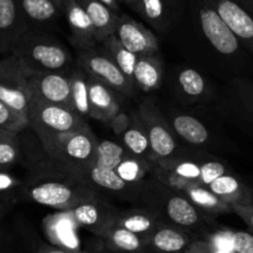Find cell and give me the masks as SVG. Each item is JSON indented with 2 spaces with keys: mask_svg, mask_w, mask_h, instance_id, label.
<instances>
[{
  "mask_svg": "<svg viewBox=\"0 0 253 253\" xmlns=\"http://www.w3.org/2000/svg\"><path fill=\"white\" fill-rule=\"evenodd\" d=\"M223 108L241 126L253 134V81L246 77L231 80Z\"/></svg>",
  "mask_w": 253,
  "mask_h": 253,
  "instance_id": "15",
  "label": "cell"
},
{
  "mask_svg": "<svg viewBox=\"0 0 253 253\" xmlns=\"http://www.w3.org/2000/svg\"><path fill=\"white\" fill-rule=\"evenodd\" d=\"M204 160L180 157L179 154L154 162L152 176L176 193L184 194L189 187L201 184V163Z\"/></svg>",
  "mask_w": 253,
  "mask_h": 253,
  "instance_id": "11",
  "label": "cell"
},
{
  "mask_svg": "<svg viewBox=\"0 0 253 253\" xmlns=\"http://www.w3.org/2000/svg\"><path fill=\"white\" fill-rule=\"evenodd\" d=\"M98 238L112 253H144V240L118 225L112 226Z\"/></svg>",
  "mask_w": 253,
  "mask_h": 253,
  "instance_id": "31",
  "label": "cell"
},
{
  "mask_svg": "<svg viewBox=\"0 0 253 253\" xmlns=\"http://www.w3.org/2000/svg\"><path fill=\"white\" fill-rule=\"evenodd\" d=\"M29 126L35 133H71L88 126L79 113L60 104L31 97L28 108Z\"/></svg>",
  "mask_w": 253,
  "mask_h": 253,
  "instance_id": "8",
  "label": "cell"
},
{
  "mask_svg": "<svg viewBox=\"0 0 253 253\" xmlns=\"http://www.w3.org/2000/svg\"><path fill=\"white\" fill-rule=\"evenodd\" d=\"M119 3L124 4V5H126L128 8H130L133 11H135V13H137L140 0H119Z\"/></svg>",
  "mask_w": 253,
  "mask_h": 253,
  "instance_id": "47",
  "label": "cell"
},
{
  "mask_svg": "<svg viewBox=\"0 0 253 253\" xmlns=\"http://www.w3.org/2000/svg\"><path fill=\"white\" fill-rule=\"evenodd\" d=\"M203 240L209 241L211 245L220 248V250L227 251V252H233L232 231H228V230L215 231V232L208 233V235L205 236V238H203Z\"/></svg>",
  "mask_w": 253,
  "mask_h": 253,
  "instance_id": "40",
  "label": "cell"
},
{
  "mask_svg": "<svg viewBox=\"0 0 253 253\" xmlns=\"http://www.w3.org/2000/svg\"><path fill=\"white\" fill-rule=\"evenodd\" d=\"M184 13V0H140L137 14L158 33H167Z\"/></svg>",
  "mask_w": 253,
  "mask_h": 253,
  "instance_id": "17",
  "label": "cell"
},
{
  "mask_svg": "<svg viewBox=\"0 0 253 253\" xmlns=\"http://www.w3.org/2000/svg\"><path fill=\"white\" fill-rule=\"evenodd\" d=\"M63 16L66 18L71 31L70 41L77 51L87 50L97 45L91 20L77 0H66Z\"/></svg>",
  "mask_w": 253,
  "mask_h": 253,
  "instance_id": "22",
  "label": "cell"
},
{
  "mask_svg": "<svg viewBox=\"0 0 253 253\" xmlns=\"http://www.w3.org/2000/svg\"><path fill=\"white\" fill-rule=\"evenodd\" d=\"M91 76V75H89ZM117 92L103 82L89 79V118L97 119L103 123H108L121 112V101Z\"/></svg>",
  "mask_w": 253,
  "mask_h": 253,
  "instance_id": "23",
  "label": "cell"
},
{
  "mask_svg": "<svg viewBox=\"0 0 253 253\" xmlns=\"http://www.w3.org/2000/svg\"><path fill=\"white\" fill-rule=\"evenodd\" d=\"M102 45L106 47V50L108 51L109 55L112 56V58H113L114 62L117 63V66L119 67V70H121L133 84H134V81H133V72H134V66L135 62H137L138 56L134 55L133 52H130L129 50H126V48L122 45L121 41L114 36V34L109 36V38H107L106 40L102 42Z\"/></svg>",
  "mask_w": 253,
  "mask_h": 253,
  "instance_id": "35",
  "label": "cell"
},
{
  "mask_svg": "<svg viewBox=\"0 0 253 253\" xmlns=\"http://www.w3.org/2000/svg\"><path fill=\"white\" fill-rule=\"evenodd\" d=\"M232 248L235 253H253V233L232 231Z\"/></svg>",
  "mask_w": 253,
  "mask_h": 253,
  "instance_id": "39",
  "label": "cell"
},
{
  "mask_svg": "<svg viewBox=\"0 0 253 253\" xmlns=\"http://www.w3.org/2000/svg\"><path fill=\"white\" fill-rule=\"evenodd\" d=\"M18 3L30 29L52 25L63 15L61 9L51 0H18Z\"/></svg>",
  "mask_w": 253,
  "mask_h": 253,
  "instance_id": "30",
  "label": "cell"
},
{
  "mask_svg": "<svg viewBox=\"0 0 253 253\" xmlns=\"http://www.w3.org/2000/svg\"><path fill=\"white\" fill-rule=\"evenodd\" d=\"M70 211L79 227L86 228L97 237L116 225L119 212L114 205L101 195L80 204Z\"/></svg>",
  "mask_w": 253,
  "mask_h": 253,
  "instance_id": "13",
  "label": "cell"
},
{
  "mask_svg": "<svg viewBox=\"0 0 253 253\" xmlns=\"http://www.w3.org/2000/svg\"><path fill=\"white\" fill-rule=\"evenodd\" d=\"M232 211L248 226L253 233V205H237L233 206Z\"/></svg>",
  "mask_w": 253,
  "mask_h": 253,
  "instance_id": "42",
  "label": "cell"
},
{
  "mask_svg": "<svg viewBox=\"0 0 253 253\" xmlns=\"http://www.w3.org/2000/svg\"><path fill=\"white\" fill-rule=\"evenodd\" d=\"M46 237L51 245L72 251H81L80 238L77 235L79 225L75 221L71 211H60L47 216L42 222Z\"/></svg>",
  "mask_w": 253,
  "mask_h": 253,
  "instance_id": "21",
  "label": "cell"
},
{
  "mask_svg": "<svg viewBox=\"0 0 253 253\" xmlns=\"http://www.w3.org/2000/svg\"><path fill=\"white\" fill-rule=\"evenodd\" d=\"M101 1L106 4L109 9H112L114 13L121 14V3H119V0H101Z\"/></svg>",
  "mask_w": 253,
  "mask_h": 253,
  "instance_id": "46",
  "label": "cell"
},
{
  "mask_svg": "<svg viewBox=\"0 0 253 253\" xmlns=\"http://www.w3.org/2000/svg\"><path fill=\"white\" fill-rule=\"evenodd\" d=\"M76 62L93 79L103 82L118 94L133 97L137 93L135 84L119 70L102 43H97L87 50L77 51Z\"/></svg>",
  "mask_w": 253,
  "mask_h": 253,
  "instance_id": "7",
  "label": "cell"
},
{
  "mask_svg": "<svg viewBox=\"0 0 253 253\" xmlns=\"http://www.w3.org/2000/svg\"><path fill=\"white\" fill-rule=\"evenodd\" d=\"M164 77V65L158 53L139 55L133 72V81L137 89L152 92L160 88Z\"/></svg>",
  "mask_w": 253,
  "mask_h": 253,
  "instance_id": "26",
  "label": "cell"
},
{
  "mask_svg": "<svg viewBox=\"0 0 253 253\" xmlns=\"http://www.w3.org/2000/svg\"><path fill=\"white\" fill-rule=\"evenodd\" d=\"M89 76L76 62L71 72V94L74 109L76 113L86 118L91 114L89 107Z\"/></svg>",
  "mask_w": 253,
  "mask_h": 253,
  "instance_id": "34",
  "label": "cell"
},
{
  "mask_svg": "<svg viewBox=\"0 0 253 253\" xmlns=\"http://www.w3.org/2000/svg\"><path fill=\"white\" fill-rule=\"evenodd\" d=\"M187 231L162 222L144 241V253H185L195 238Z\"/></svg>",
  "mask_w": 253,
  "mask_h": 253,
  "instance_id": "20",
  "label": "cell"
},
{
  "mask_svg": "<svg viewBox=\"0 0 253 253\" xmlns=\"http://www.w3.org/2000/svg\"><path fill=\"white\" fill-rule=\"evenodd\" d=\"M137 113L147 132L152 160L157 162L179 154V143L165 114L153 99L142 102Z\"/></svg>",
  "mask_w": 253,
  "mask_h": 253,
  "instance_id": "9",
  "label": "cell"
},
{
  "mask_svg": "<svg viewBox=\"0 0 253 253\" xmlns=\"http://www.w3.org/2000/svg\"><path fill=\"white\" fill-rule=\"evenodd\" d=\"M23 190L29 200L57 211H70L99 195L76 171L47 155L29 167Z\"/></svg>",
  "mask_w": 253,
  "mask_h": 253,
  "instance_id": "1",
  "label": "cell"
},
{
  "mask_svg": "<svg viewBox=\"0 0 253 253\" xmlns=\"http://www.w3.org/2000/svg\"><path fill=\"white\" fill-rule=\"evenodd\" d=\"M228 172H231V170L225 163L218 160H204L201 163V184L208 186L213 180Z\"/></svg>",
  "mask_w": 253,
  "mask_h": 253,
  "instance_id": "38",
  "label": "cell"
},
{
  "mask_svg": "<svg viewBox=\"0 0 253 253\" xmlns=\"http://www.w3.org/2000/svg\"><path fill=\"white\" fill-rule=\"evenodd\" d=\"M154 162L134 157L126 152L123 159L117 165L116 171L124 182L134 186H142L147 176H152Z\"/></svg>",
  "mask_w": 253,
  "mask_h": 253,
  "instance_id": "33",
  "label": "cell"
},
{
  "mask_svg": "<svg viewBox=\"0 0 253 253\" xmlns=\"http://www.w3.org/2000/svg\"><path fill=\"white\" fill-rule=\"evenodd\" d=\"M30 30L18 0H0V53L13 51L19 39Z\"/></svg>",
  "mask_w": 253,
  "mask_h": 253,
  "instance_id": "18",
  "label": "cell"
},
{
  "mask_svg": "<svg viewBox=\"0 0 253 253\" xmlns=\"http://www.w3.org/2000/svg\"><path fill=\"white\" fill-rule=\"evenodd\" d=\"M28 79L31 97L74 109L71 72H29Z\"/></svg>",
  "mask_w": 253,
  "mask_h": 253,
  "instance_id": "12",
  "label": "cell"
},
{
  "mask_svg": "<svg viewBox=\"0 0 253 253\" xmlns=\"http://www.w3.org/2000/svg\"><path fill=\"white\" fill-rule=\"evenodd\" d=\"M114 36L137 56L159 52V42L153 31L126 14H119Z\"/></svg>",
  "mask_w": 253,
  "mask_h": 253,
  "instance_id": "16",
  "label": "cell"
},
{
  "mask_svg": "<svg viewBox=\"0 0 253 253\" xmlns=\"http://www.w3.org/2000/svg\"><path fill=\"white\" fill-rule=\"evenodd\" d=\"M171 87L176 98L182 103L195 104L210 98L211 88L208 80L193 67L184 66L175 70Z\"/></svg>",
  "mask_w": 253,
  "mask_h": 253,
  "instance_id": "19",
  "label": "cell"
},
{
  "mask_svg": "<svg viewBox=\"0 0 253 253\" xmlns=\"http://www.w3.org/2000/svg\"><path fill=\"white\" fill-rule=\"evenodd\" d=\"M16 180L11 175L0 172V195H6L16 186Z\"/></svg>",
  "mask_w": 253,
  "mask_h": 253,
  "instance_id": "44",
  "label": "cell"
},
{
  "mask_svg": "<svg viewBox=\"0 0 253 253\" xmlns=\"http://www.w3.org/2000/svg\"><path fill=\"white\" fill-rule=\"evenodd\" d=\"M35 134L50 159L66 165L74 171L79 172L96 160L99 140L89 126L71 133Z\"/></svg>",
  "mask_w": 253,
  "mask_h": 253,
  "instance_id": "5",
  "label": "cell"
},
{
  "mask_svg": "<svg viewBox=\"0 0 253 253\" xmlns=\"http://www.w3.org/2000/svg\"><path fill=\"white\" fill-rule=\"evenodd\" d=\"M163 221L152 211L144 208H133L119 211L116 225L135 233L143 240H147Z\"/></svg>",
  "mask_w": 253,
  "mask_h": 253,
  "instance_id": "29",
  "label": "cell"
},
{
  "mask_svg": "<svg viewBox=\"0 0 253 253\" xmlns=\"http://www.w3.org/2000/svg\"><path fill=\"white\" fill-rule=\"evenodd\" d=\"M28 77V70L11 53L0 61V101L24 116L31 101Z\"/></svg>",
  "mask_w": 253,
  "mask_h": 253,
  "instance_id": "10",
  "label": "cell"
},
{
  "mask_svg": "<svg viewBox=\"0 0 253 253\" xmlns=\"http://www.w3.org/2000/svg\"><path fill=\"white\" fill-rule=\"evenodd\" d=\"M196 28L215 53L230 62L242 63L247 51L205 0H191Z\"/></svg>",
  "mask_w": 253,
  "mask_h": 253,
  "instance_id": "6",
  "label": "cell"
},
{
  "mask_svg": "<svg viewBox=\"0 0 253 253\" xmlns=\"http://www.w3.org/2000/svg\"><path fill=\"white\" fill-rule=\"evenodd\" d=\"M138 203L155 213L163 222L177 226L191 235L203 236V238L209 233L208 227L212 225V218L198 210L184 194L169 189L154 176L144 181Z\"/></svg>",
  "mask_w": 253,
  "mask_h": 253,
  "instance_id": "2",
  "label": "cell"
},
{
  "mask_svg": "<svg viewBox=\"0 0 253 253\" xmlns=\"http://www.w3.org/2000/svg\"><path fill=\"white\" fill-rule=\"evenodd\" d=\"M119 143L129 154L152 160L149 139L137 111L129 114V123L124 132L119 135Z\"/></svg>",
  "mask_w": 253,
  "mask_h": 253,
  "instance_id": "28",
  "label": "cell"
},
{
  "mask_svg": "<svg viewBox=\"0 0 253 253\" xmlns=\"http://www.w3.org/2000/svg\"><path fill=\"white\" fill-rule=\"evenodd\" d=\"M128 123H129V116L123 114L122 112H119V113L109 122L112 130H113L114 134L118 135V137L124 132V129H126V126H128Z\"/></svg>",
  "mask_w": 253,
  "mask_h": 253,
  "instance_id": "43",
  "label": "cell"
},
{
  "mask_svg": "<svg viewBox=\"0 0 253 253\" xmlns=\"http://www.w3.org/2000/svg\"><path fill=\"white\" fill-rule=\"evenodd\" d=\"M51 1H53V3H55L56 5L61 9V11H62V14H63V8H65V3H66V0H51Z\"/></svg>",
  "mask_w": 253,
  "mask_h": 253,
  "instance_id": "49",
  "label": "cell"
},
{
  "mask_svg": "<svg viewBox=\"0 0 253 253\" xmlns=\"http://www.w3.org/2000/svg\"><path fill=\"white\" fill-rule=\"evenodd\" d=\"M15 56L29 72H65L74 70L76 61L71 51L56 36L30 29L14 46Z\"/></svg>",
  "mask_w": 253,
  "mask_h": 253,
  "instance_id": "3",
  "label": "cell"
},
{
  "mask_svg": "<svg viewBox=\"0 0 253 253\" xmlns=\"http://www.w3.org/2000/svg\"><path fill=\"white\" fill-rule=\"evenodd\" d=\"M237 3H240L251 15H253V0H236Z\"/></svg>",
  "mask_w": 253,
  "mask_h": 253,
  "instance_id": "48",
  "label": "cell"
},
{
  "mask_svg": "<svg viewBox=\"0 0 253 253\" xmlns=\"http://www.w3.org/2000/svg\"><path fill=\"white\" fill-rule=\"evenodd\" d=\"M38 253H87L84 251H72L66 250V248L57 247L53 245H42L38 250Z\"/></svg>",
  "mask_w": 253,
  "mask_h": 253,
  "instance_id": "45",
  "label": "cell"
},
{
  "mask_svg": "<svg viewBox=\"0 0 253 253\" xmlns=\"http://www.w3.org/2000/svg\"><path fill=\"white\" fill-rule=\"evenodd\" d=\"M23 158L19 134L0 129V169H8L18 164Z\"/></svg>",
  "mask_w": 253,
  "mask_h": 253,
  "instance_id": "36",
  "label": "cell"
},
{
  "mask_svg": "<svg viewBox=\"0 0 253 253\" xmlns=\"http://www.w3.org/2000/svg\"><path fill=\"white\" fill-rule=\"evenodd\" d=\"M77 3L84 8L91 20L97 43H102L107 38L113 35L119 14L114 13L101 0H77Z\"/></svg>",
  "mask_w": 253,
  "mask_h": 253,
  "instance_id": "27",
  "label": "cell"
},
{
  "mask_svg": "<svg viewBox=\"0 0 253 253\" xmlns=\"http://www.w3.org/2000/svg\"><path fill=\"white\" fill-rule=\"evenodd\" d=\"M165 117L169 121L175 134L190 145L200 147L205 145L210 140V132L208 126L196 117L174 108L170 109Z\"/></svg>",
  "mask_w": 253,
  "mask_h": 253,
  "instance_id": "24",
  "label": "cell"
},
{
  "mask_svg": "<svg viewBox=\"0 0 253 253\" xmlns=\"http://www.w3.org/2000/svg\"><path fill=\"white\" fill-rule=\"evenodd\" d=\"M185 253H235V252H227V251H222L220 248L215 247L211 245L209 241L201 240V238H196L193 242L190 243L189 247L186 248Z\"/></svg>",
  "mask_w": 253,
  "mask_h": 253,
  "instance_id": "41",
  "label": "cell"
},
{
  "mask_svg": "<svg viewBox=\"0 0 253 253\" xmlns=\"http://www.w3.org/2000/svg\"><path fill=\"white\" fill-rule=\"evenodd\" d=\"M28 126V117L0 101V129L20 134Z\"/></svg>",
  "mask_w": 253,
  "mask_h": 253,
  "instance_id": "37",
  "label": "cell"
},
{
  "mask_svg": "<svg viewBox=\"0 0 253 253\" xmlns=\"http://www.w3.org/2000/svg\"><path fill=\"white\" fill-rule=\"evenodd\" d=\"M126 153V150L122 147L121 143L112 142V140H102V142L99 140L96 160L89 167L80 170L77 174L87 184L91 185L99 195L103 193L124 199L126 201L138 203L143 185L134 186L126 184L116 171L117 165L123 159Z\"/></svg>",
  "mask_w": 253,
  "mask_h": 253,
  "instance_id": "4",
  "label": "cell"
},
{
  "mask_svg": "<svg viewBox=\"0 0 253 253\" xmlns=\"http://www.w3.org/2000/svg\"><path fill=\"white\" fill-rule=\"evenodd\" d=\"M232 31L241 45L253 56V15L236 0H205Z\"/></svg>",
  "mask_w": 253,
  "mask_h": 253,
  "instance_id": "14",
  "label": "cell"
},
{
  "mask_svg": "<svg viewBox=\"0 0 253 253\" xmlns=\"http://www.w3.org/2000/svg\"><path fill=\"white\" fill-rule=\"evenodd\" d=\"M184 195L194 204L204 215L213 218L225 213L233 212L232 208L218 199L205 185H195L185 190Z\"/></svg>",
  "mask_w": 253,
  "mask_h": 253,
  "instance_id": "32",
  "label": "cell"
},
{
  "mask_svg": "<svg viewBox=\"0 0 253 253\" xmlns=\"http://www.w3.org/2000/svg\"><path fill=\"white\" fill-rule=\"evenodd\" d=\"M218 199L233 208L237 205H253V191L232 172L222 175L208 185Z\"/></svg>",
  "mask_w": 253,
  "mask_h": 253,
  "instance_id": "25",
  "label": "cell"
}]
</instances>
